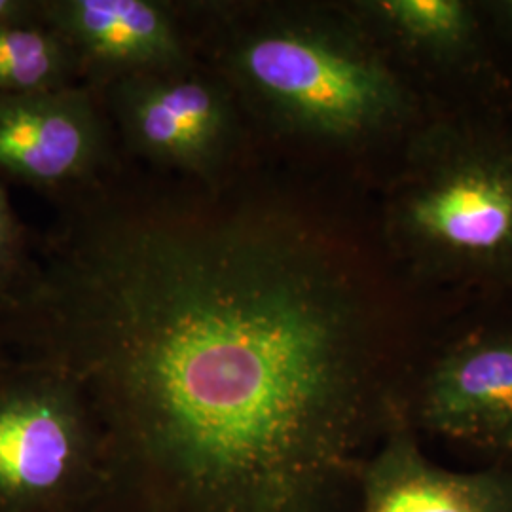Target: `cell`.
<instances>
[{
    "instance_id": "obj_2",
    "label": "cell",
    "mask_w": 512,
    "mask_h": 512,
    "mask_svg": "<svg viewBox=\"0 0 512 512\" xmlns=\"http://www.w3.org/2000/svg\"><path fill=\"white\" fill-rule=\"evenodd\" d=\"M224 67L277 135L361 154L399 148L440 112L348 8H281L230 38Z\"/></svg>"
},
{
    "instance_id": "obj_14",
    "label": "cell",
    "mask_w": 512,
    "mask_h": 512,
    "mask_svg": "<svg viewBox=\"0 0 512 512\" xmlns=\"http://www.w3.org/2000/svg\"><path fill=\"white\" fill-rule=\"evenodd\" d=\"M42 19V0H0V25Z\"/></svg>"
},
{
    "instance_id": "obj_12",
    "label": "cell",
    "mask_w": 512,
    "mask_h": 512,
    "mask_svg": "<svg viewBox=\"0 0 512 512\" xmlns=\"http://www.w3.org/2000/svg\"><path fill=\"white\" fill-rule=\"evenodd\" d=\"M38 270L33 238L0 181V313L14 310L23 302L37 281Z\"/></svg>"
},
{
    "instance_id": "obj_6",
    "label": "cell",
    "mask_w": 512,
    "mask_h": 512,
    "mask_svg": "<svg viewBox=\"0 0 512 512\" xmlns=\"http://www.w3.org/2000/svg\"><path fill=\"white\" fill-rule=\"evenodd\" d=\"M346 8L429 99L431 86L467 93L490 109L512 99L511 80L478 4L359 0Z\"/></svg>"
},
{
    "instance_id": "obj_11",
    "label": "cell",
    "mask_w": 512,
    "mask_h": 512,
    "mask_svg": "<svg viewBox=\"0 0 512 512\" xmlns=\"http://www.w3.org/2000/svg\"><path fill=\"white\" fill-rule=\"evenodd\" d=\"M80 71L71 44L44 19L0 25V93L63 90Z\"/></svg>"
},
{
    "instance_id": "obj_15",
    "label": "cell",
    "mask_w": 512,
    "mask_h": 512,
    "mask_svg": "<svg viewBox=\"0 0 512 512\" xmlns=\"http://www.w3.org/2000/svg\"><path fill=\"white\" fill-rule=\"evenodd\" d=\"M10 357H12V351L8 349V344L4 340V334H2V329H0V368L10 361Z\"/></svg>"
},
{
    "instance_id": "obj_16",
    "label": "cell",
    "mask_w": 512,
    "mask_h": 512,
    "mask_svg": "<svg viewBox=\"0 0 512 512\" xmlns=\"http://www.w3.org/2000/svg\"><path fill=\"white\" fill-rule=\"evenodd\" d=\"M88 512H99V511H88Z\"/></svg>"
},
{
    "instance_id": "obj_4",
    "label": "cell",
    "mask_w": 512,
    "mask_h": 512,
    "mask_svg": "<svg viewBox=\"0 0 512 512\" xmlns=\"http://www.w3.org/2000/svg\"><path fill=\"white\" fill-rule=\"evenodd\" d=\"M105 442L80 385L12 355L0 368V512L99 511Z\"/></svg>"
},
{
    "instance_id": "obj_3",
    "label": "cell",
    "mask_w": 512,
    "mask_h": 512,
    "mask_svg": "<svg viewBox=\"0 0 512 512\" xmlns=\"http://www.w3.org/2000/svg\"><path fill=\"white\" fill-rule=\"evenodd\" d=\"M384 236L421 281L511 285V131L473 114L427 124L387 192Z\"/></svg>"
},
{
    "instance_id": "obj_13",
    "label": "cell",
    "mask_w": 512,
    "mask_h": 512,
    "mask_svg": "<svg viewBox=\"0 0 512 512\" xmlns=\"http://www.w3.org/2000/svg\"><path fill=\"white\" fill-rule=\"evenodd\" d=\"M478 6L495 44L512 50V0H490Z\"/></svg>"
},
{
    "instance_id": "obj_7",
    "label": "cell",
    "mask_w": 512,
    "mask_h": 512,
    "mask_svg": "<svg viewBox=\"0 0 512 512\" xmlns=\"http://www.w3.org/2000/svg\"><path fill=\"white\" fill-rule=\"evenodd\" d=\"M112 107L137 154L192 175L213 177L236 145L232 90L190 67L118 78Z\"/></svg>"
},
{
    "instance_id": "obj_8",
    "label": "cell",
    "mask_w": 512,
    "mask_h": 512,
    "mask_svg": "<svg viewBox=\"0 0 512 512\" xmlns=\"http://www.w3.org/2000/svg\"><path fill=\"white\" fill-rule=\"evenodd\" d=\"M105 131L84 88L0 93V181L42 192L82 186L105 158Z\"/></svg>"
},
{
    "instance_id": "obj_9",
    "label": "cell",
    "mask_w": 512,
    "mask_h": 512,
    "mask_svg": "<svg viewBox=\"0 0 512 512\" xmlns=\"http://www.w3.org/2000/svg\"><path fill=\"white\" fill-rule=\"evenodd\" d=\"M355 512H512V471H452L435 463L404 406L363 465Z\"/></svg>"
},
{
    "instance_id": "obj_1",
    "label": "cell",
    "mask_w": 512,
    "mask_h": 512,
    "mask_svg": "<svg viewBox=\"0 0 512 512\" xmlns=\"http://www.w3.org/2000/svg\"><path fill=\"white\" fill-rule=\"evenodd\" d=\"M0 313L80 385L103 512H355L416 361L361 258L293 209L105 205Z\"/></svg>"
},
{
    "instance_id": "obj_10",
    "label": "cell",
    "mask_w": 512,
    "mask_h": 512,
    "mask_svg": "<svg viewBox=\"0 0 512 512\" xmlns=\"http://www.w3.org/2000/svg\"><path fill=\"white\" fill-rule=\"evenodd\" d=\"M44 23L65 38L80 65L118 78L190 67L173 10L154 0H42Z\"/></svg>"
},
{
    "instance_id": "obj_5",
    "label": "cell",
    "mask_w": 512,
    "mask_h": 512,
    "mask_svg": "<svg viewBox=\"0 0 512 512\" xmlns=\"http://www.w3.org/2000/svg\"><path fill=\"white\" fill-rule=\"evenodd\" d=\"M406 418L421 437L444 440L512 471V329L480 325L418 361Z\"/></svg>"
}]
</instances>
